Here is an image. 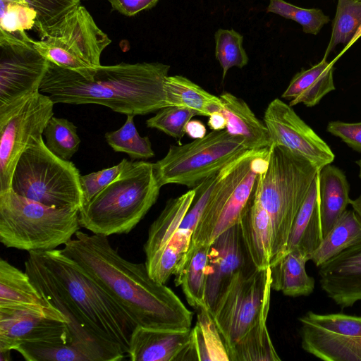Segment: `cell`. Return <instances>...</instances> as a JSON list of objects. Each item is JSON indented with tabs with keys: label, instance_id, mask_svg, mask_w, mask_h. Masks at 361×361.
I'll return each mask as SVG.
<instances>
[{
	"label": "cell",
	"instance_id": "1",
	"mask_svg": "<svg viewBox=\"0 0 361 361\" xmlns=\"http://www.w3.org/2000/svg\"><path fill=\"white\" fill-rule=\"evenodd\" d=\"M25 271L66 319L74 344L92 361L125 359L137 326L112 296L61 249L28 252Z\"/></svg>",
	"mask_w": 361,
	"mask_h": 361
},
{
	"label": "cell",
	"instance_id": "2",
	"mask_svg": "<svg viewBox=\"0 0 361 361\" xmlns=\"http://www.w3.org/2000/svg\"><path fill=\"white\" fill-rule=\"evenodd\" d=\"M61 250L94 278L138 326L188 330L192 313L165 284L155 281L145 263L123 258L106 236L77 231Z\"/></svg>",
	"mask_w": 361,
	"mask_h": 361
},
{
	"label": "cell",
	"instance_id": "3",
	"mask_svg": "<svg viewBox=\"0 0 361 361\" xmlns=\"http://www.w3.org/2000/svg\"><path fill=\"white\" fill-rule=\"evenodd\" d=\"M170 69L159 62L100 65L92 78L49 62L39 92L54 104H94L127 115H145L167 106L164 82Z\"/></svg>",
	"mask_w": 361,
	"mask_h": 361
},
{
	"label": "cell",
	"instance_id": "4",
	"mask_svg": "<svg viewBox=\"0 0 361 361\" xmlns=\"http://www.w3.org/2000/svg\"><path fill=\"white\" fill-rule=\"evenodd\" d=\"M319 171L302 155L285 147L270 146L268 167L255 185L271 223L269 267L286 254L294 221Z\"/></svg>",
	"mask_w": 361,
	"mask_h": 361
},
{
	"label": "cell",
	"instance_id": "5",
	"mask_svg": "<svg viewBox=\"0 0 361 361\" xmlns=\"http://www.w3.org/2000/svg\"><path fill=\"white\" fill-rule=\"evenodd\" d=\"M161 188L154 163L130 161L111 183L79 210L80 226L106 237L128 234L156 203Z\"/></svg>",
	"mask_w": 361,
	"mask_h": 361
},
{
	"label": "cell",
	"instance_id": "6",
	"mask_svg": "<svg viewBox=\"0 0 361 361\" xmlns=\"http://www.w3.org/2000/svg\"><path fill=\"white\" fill-rule=\"evenodd\" d=\"M79 209L49 207L18 195L0 192V242L28 252L56 249L80 228Z\"/></svg>",
	"mask_w": 361,
	"mask_h": 361
},
{
	"label": "cell",
	"instance_id": "7",
	"mask_svg": "<svg viewBox=\"0 0 361 361\" xmlns=\"http://www.w3.org/2000/svg\"><path fill=\"white\" fill-rule=\"evenodd\" d=\"M269 158V147L249 149L219 171L217 183L192 233L190 245H211L239 223L258 176L268 167Z\"/></svg>",
	"mask_w": 361,
	"mask_h": 361
},
{
	"label": "cell",
	"instance_id": "8",
	"mask_svg": "<svg viewBox=\"0 0 361 361\" xmlns=\"http://www.w3.org/2000/svg\"><path fill=\"white\" fill-rule=\"evenodd\" d=\"M80 176L73 162L54 154L41 137L19 158L11 189L47 206L80 210L84 205Z\"/></svg>",
	"mask_w": 361,
	"mask_h": 361
},
{
	"label": "cell",
	"instance_id": "9",
	"mask_svg": "<svg viewBox=\"0 0 361 361\" xmlns=\"http://www.w3.org/2000/svg\"><path fill=\"white\" fill-rule=\"evenodd\" d=\"M38 34L39 39L30 42L46 59L87 79L102 65L101 55L111 42L81 5Z\"/></svg>",
	"mask_w": 361,
	"mask_h": 361
},
{
	"label": "cell",
	"instance_id": "10",
	"mask_svg": "<svg viewBox=\"0 0 361 361\" xmlns=\"http://www.w3.org/2000/svg\"><path fill=\"white\" fill-rule=\"evenodd\" d=\"M247 150L243 138L226 130H212L191 142L171 145L165 157L154 163L155 176L161 187L193 188Z\"/></svg>",
	"mask_w": 361,
	"mask_h": 361
},
{
	"label": "cell",
	"instance_id": "11",
	"mask_svg": "<svg viewBox=\"0 0 361 361\" xmlns=\"http://www.w3.org/2000/svg\"><path fill=\"white\" fill-rule=\"evenodd\" d=\"M270 267L252 264L238 271L211 312L228 352L252 327L267 321L271 297Z\"/></svg>",
	"mask_w": 361,
	"mask_h": 361
},
{
	"label": "cell",
	"instance_id": "12",
	"mask_svg": "<svg viewBox=\"0 0 361 361\" xmlns=\"http://www.w3.org/2000/svg\"><path fill=\"white\" fill-rule=\"evenodd\" d=\"M54 104L49 95L37 92L20 104L0 111V192L11 189L19 158L42 137L54 116Z\"/></svg>",
	"mask_w": 361,
	"mask_h": 361
},
{
	"label": "cell",
	"instance_id": "13",
	"mask_svg": "<svg viewBox=\"0 0 361 361\" xmlns=\"http://www.w3.org/2000/svg\"><path fill=\"white\" fill-rule=\"evenodd\" d=\"M49 62L25 32L0 30V111L39 92Z\"/></svg>",
	"mask_w": 361,
	"mask_h": 361
},
{
	"label": "cell",
	"instance_id": "14",
	"mask_svg": "<svg viewBox=\"0 0 361 361\" xmlns=\"http://www.w3.org/2000/svg\"><path fill=\"white\" fill-rule=\"evenodd\" d=\"M263 121L268 129L271 146L285 147L313 163L319 170L333 162L335 155L329 146L280 99L267 107Z\"/></svg>",
	"mask_w": 361,
	"mask_h": 361
},
{
	"label": "cell",
	"instance_id": "15",
	"mask_svg": "<svg viewBox=\"0 0 361 361\" xmlns=\"http://www.w3.org/2000/svg\"><path fill=\"white\" fill-rule=\"evenodd\" d=\"M250 264L238 224L212 242L208 255L205 291L206 303L210 312L233 276Z\"/></svg>",
	"mask_w": 361,
	"mask_h": 361
},
{
	"label": "cell",
	"instance_id": "16",
	"mask_svg": "<svg viewBox=\"0 0 361 361\" xmlns=\"http://www.w3.org/2000/svg\"><path fill=\"white\" fill-rule=\"evenodd\" d=\"M73 338L66 322L25 312L0 310V351L23 343H68Z\"/></svg>",
	"mask_w": 361,
	"mask_h": 361
},
{
	"label": "cell",
	"instance_id": "17",
	"mask_svg": "<svg viewBox=\"0 0 361 361\" xmlns=\"http://www.w3.org/2000/svg\"><path fill=\"white\" fill-rule=\"evenodd\" d=\"M0 310L67 322L64 315L40 294L25 271L3 259H0Z\"/></svg>",
	"mask_w": 361,
	"mask_h": 361
},
{
	"label": "cell",
	"instance_id": "18",
	"mask_svg": "<svg viewBox=\"0 0 361 361\" xmlns=\"http://www.w3.org/2000/svg\"><path fill=\"white\" fill-rule=\"evenodd\" d=\"M319 268L320 286L337 305L349 307L361 300V243L343 250Z\"/></svg>",
	"mask_w": 361,
	"mask_h": 361
},
{
	"label": "cell",
	"instance_id": "19",
	"mask_svg": "<svg viewBox=\"0 0 361 361\" xmlns=\"http://www.w3.org/2000/svg\"><path fill=\"white\" fill-rule=\"evenodd\" d=\"M191 329L176 330L137 326L130 336L127 356L131 361H185Z\"/></svg>",
	"mask_w": 361,
	"mask_h": 361
},
{
	"label": "cell",
	"instance_id": "20",
	"mask_svg": "<svg viewBox=\"0 0 361 361\" xmlns=\"http://www.w3.org/2000/svg\"><path fill=\"white\" fill-rule=\"evenodd\" d=\"M238 225L245 251L252 264L259 269L269 267L271 223L258 197L255 187Z\"/></svg>",
	"mask_w": 361,
	"mask_h": 361
},
{
	"label": "cell",
	"instance_id": "21",
	"mask_svg": "<svg viewBox=\"0 0 361 361\" xmlns=\"http://www.w3.org/2000/svg\"><path fill=\"white\" fill-rule=\"evenodd\" d=\"M219 97L223 103L222 114L226 119V130L243 139L247 149H261L271 146L268 129L247 104L230 92Z\"/></svg>",
	"mask_w": 361,
	"mask_h": 361
},
{
	"label": "cell",
	"instance_id": "22",
	"mask_svg": "<svg viewBox=\"0 0 361 361\" xmlns=\"http://www.w3.org/2000/svg\"><path fill=\"white\" fill-rule=\"evenodd\" d=\"M300 324L301 346L307 353L326 361H361V336L334 334Z\"/></svg>",
	"mask_w": 361,
	"mask_h": 361
},
{
	"label": "cell",
	"instance_id": "23",
	"mask_svg": "<svg viewBox=\"0 0 361 361\" xmlns=\"http://www.w3.org/2000/svg\"><path fill=\"white\" fill-rule=\"evenodd\" d=\"M319 204L323 238L346 210L350 202V186L344 173L327 164L318 173Z\"/></svg>",
	"mask_w": 361,
	"mask_h": 361
},
{
	"label": "cell",
	"instance_id": "24",
	"mask_svg": "<svg viewBox=\"0 0 361 361\" xmlns=\"http://www.w3.org/2000/svg\"><path fill=\"white\" fill-rule=\"evenodd\" d=\"M334 62L324 56L318 63L296 73L281 97L289 99L293 106L302 103L307 107L317 105L328 93L335 90Z\"/></svg>",
	"mask_w": 361,
	"mask_h": 361
},
{
	"label": "cell",
	"instance_id": "25",
	"mask_svg": "<svg viewBox=\"0 0 361 361\" xmlns=\"http://www.w3.org/2000/svg\"><path fill=\"white\" fill-rule=\"evenodd\" d=\"M322 240L317 174L294 221L287 252L298 250L310 260Z\"/></svg>",
	"mask_w": 361,
	"mask_h": 361
},
{
	"label": "cell",
	"instance_id": "26",
	"mask_svg": "<svg viewBox=\"0 0 361 361\" xmlns=\"http://www.w3.org/2000/svg\"><path fill=\"white\" fill-rule=\"evenodd\" d=\"M209 247L207 244L190 245L174 274L175 285L181 286L188 303L195 310L207 306L205 291Z\"/></svg>",
	"mask_w": 361,
	"mask_h": 361
},
{
	"label": "cell",
	"instance_id": "27",
	"mask_svg": "<svg viewBox=\"0 0 361 361\" xmlns=\"http://www.w3.org/2000/svg\"><path fill=\"white\" fill-rule=\"evenodd\" d=\"M308 258L298 250L288 252L271 270V289L290 297L307 296L314 288V279L306 271Z\"/></svg>",
	"mask_w": 361,
	"mask_h": 361
},
{
	"label": "cell",
	"instance_id": "28",
	"mask_svg": "<svg viewBox=\"0 0 361 361\" xmlns=\"http://www.w3.org/2000/svg\"><path fill=\"white\" fill-rule=\"evenodd\" d=\"M195 189L169 199L158 217L150 225L143 250L145 257L165 246L180 228L192 204Z\"/></svg>",
	"mask_w": 361,
	"mask_h": 361
},
{
	"label": "cell",
	"instance_id": "29",
	"mask_svg": "<svg viewBox=\"0 0 361 361\" xmlns=\"http://www.w3.org/2000/svg\"><path fill=\"white\" fill-rule=\"evenodd\" d=\"M168 106H177L193 110L198 115L209 116L221 112L223 103L202 87L182 75H168L164 82Z\"/></svg>",
	"mask_w": 361,
	"mask_h": 361
},
{
	"label": "cell",
	"instance_id": "30",
	"mask_svg": "<svg viewBox=\"0 0 361 361\" xmlns=\"http://www.w3.org/2000/svg\"><path fill=\"white\" fill-rule=\"evenodd\" d=\"M197 322L191 329L186 360L230 361L228 354L207 306L196 310Z\"/></svg>",
	"mask_w": 361,
	"mask_h": 361
},
{
	"label": "cell",
	"instance_id": "31",
	"mask_svg": "<svg viewBox=\"0 0 361 361\" xmlns=\"http://www.w3.org/2000/svg\"><path fill=\"white\" fill-rule=\"evenodd\" d=\"M361 243V219L354 210H345L311 256L316 267L343 250Z\"/></svg>",
	"mask_w": 361,
	"mask_h": 361
},
{
	"label": "cell",
	"instance_id": "32",
	"mask_svg": "<svg viewBox=\"0 0 361 361\" xmlns=\"http://www.w3.org/2000/svg\"><path fill=\"white\" fill-rule=\"evenodd\" d=\"M192 237V232L179 228L165 246L145 257V264L155 281L165 284L176 274L189 249Z\"/></svg>",
	"mask_w": 361,
	"mask_h": 361
},
{
	"label": "cell",
	"instance_id": "33",
	"mask_svg": "<svg viewBox=\"0 0 361 361\" xmlns=\"http://www.w3.org/2000/svg\"><path fill=\"white\" fill-rule=\"evenodd\" d=\"M230 361L281 360L271 340L267 321L252 327L228 352Z\"/></svg>",
	"mask_w": 361,
	"mask_h": 361
},
{
	"label": "cell",
	"instance_id": "34",
	"mask_svg": "<svg viewBox=\"0 0 361 361\" xmlns=\"http://www.w3.org/2000/svg\"><path fill=\"white\" fill-rule=\"evenodd\" d=\"M361 27V0H338L336 16L332 25L331 38L325 51L327 57L335 47L345 46L341 54L353 43Z\"/></svg>",
	"mask_w": 361,
	"mask_h": 361
},
{
	"label": "cell",
	"instance_id": "35",
	"mask_svg": "<svg viewBox=\"0 0 361 361\" xmlns=\"http://www.w3.org/2000/svg\"><path fill=\"white\" fill-rule=\"evenodd\" d=\"M134 115H127L125 123L118 130L106 133L105 139L115 152H125L132 159H149L154 156L147 136L140 135Z\"/></svg>",
	"mask_w": 361,
	"mask_h": 361
},
{
	"label": "cell",
	"instance_id": "36",
	"mask_svg": "<svg viewBox=\"0 0 361 361\" xmlns=\"http://www.w3.org/2000/svg\"><path fill=\"white\" fill-rule=\"evenodd\" d=\"M44 134L47 147L63 159L69 160L79 149L80 139L77 126L66 118L52 116Z\"/></svg>",
	"mask_w": 361,
	"mask_h": 361
},
{
	"label": "cell",
	"instance_id": "37",
	"mask_svg": "<svg viewBox=\"0 0 361 361\" xmlns=\"http://www.w3.org/2000/svg\"><path fill=\"white\" fill-rule=\"evenodd\" d=\"M214 38L215 56L222 68L224 80L230 68H243L249 59L243 46V35L233 29L219 28Z\"/></svg>",
	"mask_w": 361,
	"mask_h": 361
},
{
	"label": "cell",
	"instance_id": "38",
	"mask_svg": "<svg viewBox=\"0 0 361 361\" xmlns=\"http://www.w3.org/2000/svg\"><path fill=\"white\" fill-rule=\"evenodd\" d=\"M27 361H92L82 348L68 343H23L16 350Z\"/></svg>",
	"mask_w": 361,
	"mask_h": 361
},
{
	"label": "cell",
	"instance_id": "39",
	"mask_svg": "<svg viewBox=\"0 0 361 361\" xmlns=\"http://www.w3.org/2000/svg\"><path fill=\"white\" fill-rule=\"evenodd\" d=\"M267 11L299 23L304 32L317 35L330 21L329 16L318 8H302L284 0H269Z\"/></svg>",
	"mask_w": 361,
	"mask_h": 361
},
{
	"label": "cell",
	"instance_id": "40",
	"mask_svg": "<svg viewBox=\"0 0 361 361\" xmlns=\"http://www.w3.org/2000/svg\"><path fill=\"white\" fill-rule=\"evenodd\" d=\"M37 13L25 0H0V30L9 33L35 27Z\"/></svg>",
	"mask_w": 361,
	"mask_h": 361
},
{
	"label": "cell",
	"instance_id": "41",
	"mask_svg": "<svg viewBox=\"0 0 361 361\" xmlns=\"http://www.w3.org/2000/svg\"><path fill=\"white\" fill-rule=\"evenodd\" d=\"M299 321L334 334L361 336V317L341 313L320 314L309 311Z\"/></svg>",
	"mask_w": 361,
	"mask_h": 361
},
{
	"label": "cell",
	"instance_id": "42",
	"mask_svg": "<svg viewBox=\"0 0 361 361\" xmlns=\"http://www.w3.org/2000/svg\"><path fill=\"white\" fill-rule=\"evenodd\" d=\"M197 115L196 111L189 109L168 106L159 109L155 116L148 118L146 125L180 141L185 134L186 124Z\"/></svg>",
	"mask_w": 361,
	"mask_h": 361
},
{
	"label": "cell",
	"instance_id": "43",
	"mask_svg": "<svg viewBox=\"0 0 361 361\" xmlns=\"http://www.w3.org/2000/svg\"><path fill=\"white\" fill-rule=\"evenodd\" d=\"M37 13L35 30L39 33L56 24L80 5V0H25Z\"/></svg>",
	"mask_w": 361,
	"mask_h": 361
},
{
	"label": "cell",
	"instance_id": "44",
	"mask_svg": "<svg viewBox=\"0 0 361 361\" xmlns=\"http://www.w3.org/2000/svg\"><path fill=\"white\" fill-rule=\"evenodd\" d=\"M129 162L130 161L127 159H123L117 165L97 172H92L85 176H80L84 205L87 204L97 194L111 183Z\"/></svg>",
	"mask_w": 361,
	"mask_h": 361
},
{
	"label": "cell",
	"instance_id": "45",
	"mask_svg": "<svg viewBox=\"0 0 361 361\" xmlns=\"http://www.w3.org/2000/svg\"><path fill=\"white\" fill-rule=\"evenodd\" d=\"M326 130L339 137L353 150L361 152V122L330 121L327 124Z\"/></svg>",
	"mask_w": 361,
	"mask_h": 361
},
{
	"label": "cell",
	"instance_id": "46",
	"mask_svg": "<svg viewBox=\"0 0 361 361\" xmlns=\"http://www.w3.org/2000/svg\"><path fill=\"white\" fill-rule=\"evenodd\" d=\"M112 8L126 16H133L152 8L159 0H108Z\"/></svg>",
	"mask_w": 361,
	"mask_h": 361
},
{
	"label": "cell",
	"instance_id": "47",
	"mask_svg": "<svg viewBox=\"0 0 361 361\" xmlns=\"http://www.w3.org/2000/svg\"><path fill=\"white\" fill-rule=\"evenodd\" d=\"M185 134L194 140L204 137L207 133L204 124L199 120H190L185 128Z\"/></svg>",
	"mask_w": 361,
	"mask_h": 361
},
{
	"label": "cell",
	"instance_id": "48",
	"mask_svg": "<svg viewBox=\"0 0 361 361\" xmlns=\"http://www.w3.org/2000/svg\"><path fill=\"white\" fill-rule=\"evenodd\" d=\"M226 119L222 112H214L209 116L207 125L212 130H224L226 128Z\"/></svg>",
	"mask_w": 361,
	"mask_h": 361
},
{
	"label": "cell",
	"instance_id": "49",
	"mask_svg": "<svg viewBox=\"0 0 361 361\" xmlns=\"http://www.w3.org/2000/svg\"><path fill=\"white\" fill-rule=\"evenodd\" d=\"M349 204L352 206L355 212L361 219V195L355 200H350Z\"/></svg>",
	"mask_w": 361,
	"mask_h": 361
},
{
	"label": "cell",
	"instance_id": "50",
	"mask_svg": "<svg viewBox=\"0 0 361 361\" xmlns=\"http://www.w3.org/2000/svg\"><path fill=\"white\" fill-rule=\"evenodd\" d=\"M10 350L0 351V361H8L11 360Z\"/></svg>",
	"mask_w": 361,
	"mask_h": 361
},
{
	"label": "cell",
	"instance_id": "51",
	"mask_svg": "<svg viewBox=\"0 0 361 361\" xmlns=\"http://www.w3.org/2000/svg\"><path fill=\"white\" fill-rule=\"evenodd\" d=\"M356 164L359 166L360 172H359V177L361 179V159L356 161Z\"/></svg>",
	"mask_w": 361,
	"mask_h": 361
},
{
	"label": "cell",
	"instance_id": "52",
	"mask_svg": "<svg viewBox=\"0 0 361 361\" xmlns=\"http://www.w3.org/2000/svg\"><path fill=\"white\" fill-rule=\"evenodd\" d=\"M361 37V27L360 29L358 30L357 33L355 35V39H354V42L359 38Z\"/></svg>",
	"mask_w": 361,
	"mask_h": 361
}]
</instances>
